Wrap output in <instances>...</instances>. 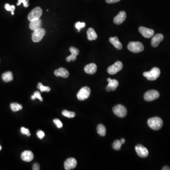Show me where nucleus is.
I'll return each instance as SVG.
<instances>
[{
	"mask_svg": "<svg viewBox=\"0 0 170 170\" xmlns=\"http://www.w3.org/2000/svg\"><path fill=\"white\" fill-rule=\"evenodd\" d=\"M148 125L151 129L155 130L161 129L163 125V121L158 117H155L148 119Z\"/></svg>",
	"mask_w": 170,
	"mask_h": 170,
	"instance_id": "nucleus-1",
	"label": "nucleus"
},
{
	"mask_svg": "<svg viewBox=\"0 0 170 170\" xmlns=\"http://www.w3.org/2000/svg\"><path fill=\"white\" fill-rule=\"evenodd\" d=\"M161 72L159 69L157 67H154L149 72L143 73V76L150 81H154L159 77Z\"/></svg>",
	"mask_w": 170,
	"mask_h": 170,
	"instance_id": "nucleus-2",
	"label": "nucleus"
},
{
	"mask_svg": "<svg viewBox=\"0 0 170 170\" xmlns=\"http://www.w3.org/2000/svg\"><path fill=\"white\" fill-rule=\"evenodd\" d=\"M128 49L132 53H138L144 50V46L139 42H131L128 45Z\"/></svg>",
	"mask_w": 170,
	"mask_h": 170,
	"instance_id": "nucleus-3",
	"label": "nucleus"
},
{
	"mask_svg": "<svg viewBox=\"0 0 170 170\" xmlns=\"http://www.w3.org/2000/svg\"><path fill=\"white\" fill-rule=\"evenodd\" d=\"M43 11L40 7H35V8L32 9L28 14V20L29 21H33L39 19L42 15Z\"/></svg>",
	"mask_w": 170,
	"mask_h": 170,
	"instance_id": "nucleus-4",
	"label": "nucleus"
},
{
	"mask_svg": "<svg viewBox=\"0 0 170 170\" xmlns=\"http://www.w3.org/2000/svg\"><path fill=\"white\" fill-rule=\"evenodd\" d=\"M91 90L89 88L85 87L80 89L77 93V98L79 100L83 101L89 98L90 95Z\"/></svg>",
	"mask_w": 170,
	"mask_h": 170,
	"instance_id": "nucleus-5",
	"label": "nucleus"
},
{
	"mask_svg": "<svg viewBox=\"0 0 170 170\" xmlns=\"http://www.w3.org/2000/svg\"><path fill=\"white\" fill-rule=\"evenodd\" d=\"M113 110L114 114L119 117H125L127 115V109L124 106L121 104H118L114 107Z\"/></svg>",
	"mask_w": 170,
	"mask_h": 170,
	"instance_id": "nucleus-6",
	"label": "nucleus"
},
{
	"mask_svg": "<svg viewBox=\"0 0 170 170\" xmlns=\"http://www.w3.org/2000/svg\"><path fill=\"white\" fill-rule=\"evenodd\" d=\"M123 68V64L121 61H118L115 62L114 64L108 67L107 72L111 75H114L120 72Z\"/></svg>",
	"mask_w": 170,
	"mask_h": 170,
	"instance_id": "nucleus-7",
	"label": "nucleus"
},
{
	"mask_svg": "<svg viewBox=\"0 0 170 170\" xmlns=\"http://www.w3.org/2000/svg\"><path fill=\"white\" fill-rule=\"evenodd\" d=\"M46 34V31L43 28H40L34 31L32 34V39L35 43L39 42L42 39Z\"/></svg>",
	"mask_w": 170,
	"mask_h": 170,
	"instance_id": "nucleus-8",
	"label": "nucleus"
},
{
	"mask_svg": "<svg viewBox=\"0 0 170 170\" xmlns=\"http://www.w3.org/2000/svg\"><path fill=\"white\" fill-rule=\"evenodd\" d=\"M160 94L156 90L148 91L144 95V99L148 102H151L159 98Z\"/></svg>",
	"mask_w": 170,
	"mask_h": 170,
	"instance_id": "nucleus-9",
	"label": "nucleus"
},
{
	"mask_svg": "<svg viewBox=\"0 0 170 170\" xmlns=\"http://www.w3.org/2000/svg\"><path fill=\"white\" fill-rule=\"evenodd\" d=\"M135 150L138 156L142 158L148 157L149 154L148 150L147 148L141 145H137L135 147Z\"/></svg>",
	"mask_w": 170,
	"mask_h": 170,
	"instance_id": "nucleus-10",
	"label": "nucleus"
},
{
	"mask_svg": "<svg viewBox=\"0 0 170 170\" xmlns=\"http://www.w3.org/2000/svg\"><path fill=\"white\" fill-rule=\"evenodd\" d=\"M139 32L144 38H149L154 35V30L147 28L144 27H140L138 29Z\"/></svg>",
	"mask_w": 170,
	"mask_h": 170,
	"instance_id": "nucleus-11",
	"label": "nucleus"
},
{
	"mask_svg": "<svg viewBox=\"0 0 170 170\" xmlns=\"http://www.w3.org/2000/svg\"><path fill=\"white\" fill-rule=\"evenodd\" d=\"M69 51L71 53V54L67 57L66 61L67 62H70L71 61H74L77 59V56L79 55L80 51L77 48L73 46H71L69 49Z\"/></svg>",
	"mask_w": 170,
	"mask_h": 170,
	"instance_id": "nucleus-12",
	"label": "nucleus"
},
{
	"mask_svg": "<svg viewBox=\"0 0 170 170\" xmlns=\"http://www.w3.org/2000/svg\"><path fill=\"white\" fill-rule=\"evenodd\" d=\"M77 162L74 158H69L67 159L64 163L65 169L66 170H70L74 169L76 167Z\"/></svg>",
	"mask_w": 170,
	"mask_h": 170,
	"instance_id": "nucleus-13",
	"label": "nucleus"
},
{
	"mask_svg": "<svg viewBox=\"0 0 170 170\" xmlns=\"http://www.w3.org/2000/svg\"><path fill=\"white\" fill-rule=\"evenodd\" d=\"M108 85L106 88V90L107 92L115 91L116 88L118 87V81L116 80H111L110 78L107 79Z\"/></svg>",
	"mask_w": 170,
	"mask_h": 170,
	"instance_id": "nucleus-14",
	"label": "nucleus"
},
{
	"mask_svg": "<svg viewBox=\"0 0 170 170\" xmlns=\"http://www.w3.org/2000/svg\"><path fill=\"white\" fill-rule=\"evenodd\" d=\"M126 17L127 16L125 12L124 11H122L114 18V22L116 25H120L125 20Z\"/></svg>",
	"mask_w": 170,
	"mask_h": 170,
	"instance_id": "nucleus-15",
	"label": "nucleus"
},
{
	"mask_svg": "<svg viewBox=\"0 0 170 170\" xmlns=\"http://www.w3.org/2000/svg\"><path fill=\"white\" fill-rule=\"evenodd\" d=\"M21 158L25 162H31L34 159V154L30 151L26 150L21 153Z\"/></svg>",
	"mask_w": 170,
	"mask_h": 170,
	"instance_id": "nucleus-16",
	"label": "nucleus"
},
{
	"mask_svg": "<svg viewBox=\"0 0 170 170\" xmlns=\"http://www.w3.org/2000/svg\"><path fill=\"white\" fill-rule=\"evenodd\" d=\"M163 35L161 34H157L153 36L151 40V46L153 47H156L163 40Z\"/></svg>",
	"mask_w": 170,
	"mask_h": 170,
	"instance_id": "nucleus-17",
	"label": "nucleus"
},
{
	"mask_svg": "<svg viewBox=\"0 0 170 170\" xmlns=\"http://www.w3.org/2000/svg\"><path fill=\"white\" fill-rule=\"evenodd\" d=\"M54 75L56 77H61L67 78L69 76V72L67 69L64 68H60L54 71Z\"/></svg>",
	"mask_w": 170,
	"mask_h": 170,
	"instance_id": "nucleus-18",
	"label": "nucleus"
},
{
	"mask_svg": "<svg viewBox=\"0 0 170 170\" xmlns=\"http://www.w3.org/2000/svg\"><path fill=\"white\" fill-rule=\"evenodd\" d=\"M85 72L87 74H94L95 73L97 70V66L94 63L89 64L86 65L84 68Z\"/></svg>",
	"mask_w": 170,
	"mask_h": 170,
	"instance_id": "nucleus-19",
	"label": "nucleus"
},
{
	"mask_svg": "<svg viewBox=\"0 0 170 170\" xmlns=\"http://www.w3.org/2000/svg\"><path fill=\"white\" fill-rule=\"evenodd\" d=\"M41 26H42V20L40 19L30 21V30L34 31L41 28Z\"/></svg>",
	"mask_w": 170,
	"mask_h": 170,
	"instance_id": "nucleus-20",
	"label": "nucleus"
},
{
	"mask_svg": "<svg viewBox=\"0 0 170 170\" xmlns=\"http://www.w3.org/2000/svg\"><path fill=\"white\" fill-rule=\"evenodd\" d=\"M109 41L113 46L118 50H121L122 48V45L119 41L118 38L116 36L111 37L109 38Z\"/></svg>",
	"mask_w": 170,
	"mask_h": 170,
	"instance_id": "nucleus-21",
	"label": "nucleus"
},
{
	"mask_svg": "<svg viewBox=\"0 0 170 170\" xmlns=\"http://www.w3.org/2000/svg\"><path fill=\"white\" fill-rule=\"evenodd\" d=\"M87 33L88 38L89 41L96 40L98 38L97 34H96L95 30L92 27L88 28V30H87Z\"/></svg>",
	"mask_w": 170,
	"mask_h": 170,
	"instance_id": "nucleus-22",
	"label": "nucleus"
},
{
	"mask_svg": "<svg viewBox=\"0 0 170 170\" xmlns=\"http://www.w3.org/2000/svg\"><path fill=\"white\" fill-rule=\"evenodd\" d=\"M2 79L5 82H9L12 81L13 79V74L12 72H7L4 73L2 75Z\"/></svg>",
	"mask_w": 170,
	"mask_h": 170,
	"instance_id": "nucleus-23",
	"label": "nucleus"
},
{
	"mask_svg": "<svg viewBox=\"0 0 170 170\" xmlns=\"http://www.w3.org/2000/svg\"><path fill=\"white\" fill-rule=\"evenodd\" d=\"M97 132L100 136L104 137L106 133V127L103 124H99L97 127Z\"/></svg>",
	"mask_w": 170,
	"mask_h": 170,
	"instance_id": "nucleus-24",
	"label": "nucleus"
},
{
	"mask_svg": "<svg viewBox=\"0 0 170 170\" xmlns=\"http://www.w3.org/2000/svg\"><path fill=\"white\" fill-rule=\"evenodd\" d=\"M11 108L12 110L14 112L21 110L22 109V106L18 103H12L11 104Z\"/></svg>",
	"mask_w": 170,
	"mask_h": 170,
	"instance_id": "nucleus-25",
	"label": "nucleus"
},
{
	"mask_svg": "<svg viewBox=\"0 0 170 170\" xmlns=\"http://www.w3.org/2000/svg\"><path fill=\"white\" fill-rule=\"evenodd\" d=\"M62 114L65 117L69 118H72L76 116V114L73 111H68L67 110H64L62 111Z\"/></svg>",
	"mask_w": 170,
	"mask_h": 170,
	"instance_id": "nucleus-26",
	"label": "nucleus"
},
{
	"mask_svg": "<svg viewBox=\"0 0 170 170\" xmlns=\"http://www.w3.org/2000/svg\"><path fill=\"white\" fill-rule=\"evenodd\" d=\"M38 88L40 89V91L41 92H48L50 91L51 89L49 87H46L43 85L41 83H39L38 85Z\"/></svg>",
	"mask_w": 170,
	"mask_h": 170,
	"instance_id": "nucleus-27",
	"label": "nucleus"
},
{
	"mask_svg": "<svg viewBox=\"0 0 170 170\" xmlns=\"http://www.w3.org/2000/svg\"><path fill=\"white\" fill-rule=\"evenodd\" d=\"M4 8L6 11H10L12 15H14V11H15V7L14 5H9V4H6L5 5Z\"/></svg>",
	"mask_w": 170,
	"mask_h": 170,
	"instance_id": "nucleus-28",
	"label": "nucleus"
},
{
	"mask_svg": "<svg viewBox=\"0 0 170 170\" xmlns=\"http://www.w3.org/2000/svg\"><path fill=\"white\" fill-rule=\"evenodd\" d=\"M122 144L121 143V141L119 140H116L113 143V148L115 150H119L121 149Z\"/></svg>",
	"mask_w": 170,
	"mask_h": 170,
	"instance_id": "nucleus-29",
	"label": "nucleus"
},
{
	"mask_svg": "<svg viewBox=\"0 0 170 170\" xmlns=\"http://www.w3.org/2000/svg\"><path fill=\"white\" fill-rule=\"evenodd\" d=\"M38 98L39 99L40 101L42 102L43 98L41 96V94L38 91L35 92L33 95L31 96V99L33 100H35V99Z\"/></svg>",
	"mask_w": 170,
	"mask_h": 170,
	"instance_id": "nucleus-30",
	"label": "nucleus"
},
{
	"mask_svg": "<svg viewBox=\"0 0 170 170\" xmlns=\"http://www.w3.org/2000/svg\"><path fill=\"white\" fill-rule=\"evenodd\" d=\"M85 26H86V24L84 22H77L76 23L75 25V27L77 29L79 32H80L81 28L84 27Z\"/></svg>",
	"mask_w": 170,
	"mask_h": 170,
	"instance_id": "nucleus-31",
	"label": "nucleus"
},
{
	"mask_svg": "<svg viewBox=\"0 0 170 170\" xmlns=\"http://www.w3.org/2000/svg\"><path fill=\"white\" fill-rule=\"evenodd\" d=\"M28 1H29V0H18V2L17 5L19 6V5H20L21 3H22L23 4L24 7H25V8H27L29 6Z\"/></svg>",
	"mask_w": 170,
	"mask_h": 170,
	"instance_id": "nucleus-32",
	"label": "nucleus"
},
{
	"mask_svg": "<svg viewBox=\"0 0 170 170\" xmlns=\"http://www.w3.org/2000/svg\"><path fill=\"white\" fill-rule=\"evenodd\" d=\"M21 132L23 134L27 135V137L30 136V133L29 129H26V128H24V127H22V128H21Z\"/></svg>",
	"mask_w": 170,
	"mask_h": 170,
	"instance_id": "nucleus-33",
	"label": "nucleus"
},
{
	"mask_svg": "<svg viewBox=\"0 0 170 170\" xmlns=\"http://www.w3.org/2000/svg\"><path fill=\"white\" fill-rule=\"evenodd\" d=\"M54 124H55L56 125L57 127L58 128H61L63 126V124H62V122L59 120V119H55L54 120Z\"/></svg>",
	"mask_w": 170,
	"mask_h": 170,
	"instance_id": "nucleus-34",
	"label": "nucleus"
},
{
	"mask_svg": "<svg viewBox=\"0 0 170 170\" xmlns=\"http://www.w3.org/2000/svg\"><path fill=\"white\" fill-rule=\"evenodd\" d=\"M36 135L38 138L40 139H42L45 136V134L44 132H43L42 130H39L36 133Z\"/></svg>",
	"mask_w": 170,
	"mask_h": 170,
	"instance_id": "nucleus-35",
	"label": "nucleus"
},
{
	"mask_svg": "<svg viewBox=\"0 0 170 170\" xmlns=\"http://www.w3.org/2000/svg\"><path fill=\"white\" fill-rule=\"evenodd\" d=\"M32 169L33 170H40V166L38 163H34L32 167Z\"/></svg>",
	"mask_w": 170,
	"mask_h": 170,
	"instance_id": "nucleus-36",
	"label": "nucleus"
},
{
	"mask_svg": "<svg viewBox=\"0 0 170 170\" xmlns=\"http://www.w3.org/2000/svg\"><path fill=\"white\" fill-rule=\"evenodd\" d=\"M106 2L107 4H114L120 1V0H106Z\"/></svg>",
	"mask_w": 170,
	"mask_h": 170,
	"instance_id": "nucleus-37",
	"label": "nucleus"
},
{
	"mask_svg": "<svg viewBox=\"0 0 170 170\" xmlns=\"http://www.w3.org/2000/svg\"><path fill=\"white\" fill-rule=\"evenodd\" d=\"M162 170H170V168L169 166H166L163 167V168H162Z\"/></svg>",
	"mask_w": 170,
	"mask_h": 170,
	"instance_id": "nucleus-38",
	"label": "nucleus"
},
{
	"mask_svg": "<svg viewBox=\"0 0 170 170\" xmlns=\"http://www.w3.org/2000/svg\"><path fill=\"white\" fill-rule=\"evenodd\" d=\"M120 141H121V143H122V145L123 144L125 143V140L124 138H121V140H120Z\"/></svg>",
	"mask_w": 170,
	"mask_h": 170,
	"instance_id": "nucleus-39",
	"label": "nucleus"
},
{
	"mask_svg": "<svg viewBox=\"0 0 170 170\" xmlns=\"http://www.w3.org/2000/svg\"><path fill=\"white\" fill-rule=\"evenodd\" d=\"M1 148H1V145H0V151L1 150Z\"/></svg>",
	"mask_w": 170,
	"mask_h": 170,
	"instance_id": "nucleus-40",
	"label": "nucleus"
}]
</instances>
